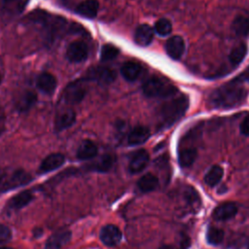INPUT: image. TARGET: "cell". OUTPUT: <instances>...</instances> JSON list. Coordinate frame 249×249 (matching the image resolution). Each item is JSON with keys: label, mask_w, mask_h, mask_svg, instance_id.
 <instances>
[{"label": "cell", "mask_w": 249, "mask_h": 249, "mask_svg": "<svg viewBox=\"0 0 249 249\" xmlns=\"http://www.w3.org/2000/svg\"><path fill=\"white\" fill-rule=\"evenodd\" d=\"M188 244H189V240L185 239V240L181 241V243L179 245L167 244V245L160 246L159 249H187L188 248Z\"/></svg>", "instance_id": "836d02e7"}, {"label": "cell", "mask_w": 249, "mask_h": 249, "mask_svg": "<svg viewBox=\"0 0 249 249\" xmlns=\"http://www.w3.org/2000/svg\"><path fill=\"white\" fill-rule=\"evenodd\" d=\"M150 137V129L144 125H137L131 129L127 136V143L131 146L143 144Z\"/></svg>", "instance_id": "ac0fdd59"}, {"label": "cell", "mask_w": 249, "mask_h": 249, "mask_svg": "<svg viewBox=\"0 0 249 249\" xmlns=\"http://www.w3.org/2000/svg\"><path fill=\"white\" fill-rule=\"evenodd\" d=\"M33 199V194L29 190H24L15 196H13L7 204V208L9 210H18L22 207L26 206Z\"/></svg>", "instance_id": "e0dca14e"}, {"label": "cell", "mask_w": 249, "mask_h": 249, "mask_svg": "<svg viewBox=\"0 0 249 249\" xmlns=\"http://www.w3.org/2000/svg\"><path fill=\"white\" fill-rule=\"evenodd\" d=\"M121 74L122 76L128 82L135 81L142 71L140 64L135 61H125L121 66Z\"/></svg>", "instance_id": "603a6c76"}, {"label": "cell", "mask_w": 249, "mask_h": 249, "mask_svg": "<svg viewBox=\"0 0 249 249\" xmlns=\"http://www.w3.org/2000/svg\"><path fill=\"white\" fill-rule=\"evenodd\" d=\"M62 1H63V2H64L66 5H67V4L69 3V1H70V0H62Z\"/></svg>", "instance_id": "74e56055"}, {"label": "cell", "mask_w": 249, "mask_h": 249, "mask_svg": "<svg viewBox=\"0 0 249 249\" xmlns=\"http://www.w3.org/2000/svg\"><path fill=\"white\" fill-rule=\"evenodd\" d=\"M99 237L104 245L113 247L120 243L122 239V231L117 226L109 224L101 229Z\"/></svg>", "instance_id": "9c48e42d"}, {"label": "cell", "mask_w": 249, "mask_h": 249, "mask_svg": "<svg viewBox=\"0 0 249 249\" xmlns=\"http://www.w3.org/2000/svg\"><path fill=\"white\" fill-rule=\"evenodd\" d=\"M11 238H12L11 230L7 226L0 224V244L7 243Z\"/></svg>", "instance_id": "d6a6232c"}, {"label": "cell", "mask_w": 249, "mask_h": 249, "mask_svg": "<svg viewBox=\"0 0 249 249\" xmlns=\"http://www.w3.org/2000/svg\"><path fill=\"white\" fill-rule=\"evenodd\" d=\"M197 152L195 148H184L181 149L178 153V161L180 166L189 167L196 160Z\"/></svg>", "instance_id": "d4e9b609"}, {"label": "cell", "mask_w": 249, "mask_h": 249, "mask_svg": "<svg viewBox=\"0 0 249 249\" xmlns=\"http://www.w3.org/2000/svg\"><path fill=\"white\" fill-rule=\"evenodd\" d=\"M97 146L91 140L86 139L82 141L78 150H77V158L81 160H88L93 159L97 155Z\"/></svg>", "instance_id": "7402d4cb"}, {"label": "cell", "mask_w": 249, "mask_h": 249, "mask_svg": "<svg viewBox=\"0 0 249 249\" xmlns=\"http://www.w3.org/2000/svg\"><path fill=\"white\" fill-rule=\"evenodd\" d=\"M87 94V87L84 80H77L70 83L64 89L63 98L66 102L75 104L81 102Z\"/></svg>", "instance_id": "52a82bcc"}, {"label": "cell", "mask_w": 249, "mask_h": 249, "mask_svg": "<svg viewBox=\"0 0 249 249\" xmlns=\"http://www.w3.org/2000/svg\"><path fill=\"white\" fill-rule=\"evenodd\" d=\"M97 0H84L76 7V13L87 18H94L98 12Z\"/></svg>", "instance_id": "44dd1931"}, {"label": "cell", "mask_w": 249, "mask_h": 249, "mask_svg": "<svg viewBox=\"0 0 249 249\" xmlns=\"http://www.w3.org/2000/svg\"><path fill=\"white\" fill-rule=\"evenodd\" d=\"M71 238V231L68 229H60L52 234L46 241L45 249H61Z\"/></svg>", "instance_id": "30bf717a"}, {"label": "cell", "mask_w": 249, "mask_h": 249, "mask_svg": "<svg viewBox=\"0 0 249 249\" xmlns=\"http://www.w3.org/2000/svg\"><path fill=\"white\" fill-rule=\"evenodd\" d=\"M154 38V30L149 24H141L134 33V41L137 45L146 47L151 44Z\"/></svg>", "instance_id": "d6986e66"}, {"label": "cell", "mask_w": 249, "mask_h": 249, "mask_svg": "<svg viewBox=\"0 0 249 249\" xmlns=\"http://www.w3.org/2000/svg\"><path fill=\"white\" fill-rule=\"evenodd\" d=\"M249 86V68L236 78L216 89L209 96V104L214 108H231L241 104L247 94Z\"/></svg>", "instance_id": "6da1fadb"}, {"label": "cell", "mask_w": 249, "mask_h": 249, "mask_svg": "<svg viewBox=\"0 0 249 249\" xmlns=\"http://www.w3.org/2000/svg\"><path fill=\"white\" fill-rule=\"evenodd\" d=\"M232 29L238 36L249 35V16H237L232 22Z\"/></svg>", "instance_id": "484cf974"}, {"label": "cell", "mask_w": 249, "mask_h": 249, "mask_svg": "<svg viewBox=\"0 0 249 249\" xmlns=\"http://www.w3.org/2000/svg\"><path fill=\"white\" fill-rule=\"evenodd\" d=\"M142 90L148 97H168L177 92V88L161 78L151 77L144 82Z\"/></svg>", "instance_id": "3957f363"}, {"label": "cell", "mask_w": 249, "mask_h": 249, "mask_svg": "<svg viewBox=\"0 0 249 249\" xmlns=\"http://www.w3.org/2000/svg\"><path fill=\"white\" fill-rule=\"evenodd\" d=\"M248 249H249V245H248Z\"/></svg>", "instance_id": "f35d334b"}, {"label": "cell", "mask_w": 249, "mask_h": 249, "mask_svg": "<svg viewBox=\"0 0 249 249\" xmlns=\"http://www.w3.org/2000/svg\"><path fill=\"white\" fill-rule=\"evenodd\" d=\"M5 123H6V117L4 110L0 107V135L5 130Z\"/></svg>", "instance_id": "d590c367"}, {"label": "cell", "mask_w": 249, "mask_h": 249, "mask_svg": "<svg viewBox=\"0 0 249 249\" xmlns=\"http://www.w3.org/2000/svg\"><path fill=\"white\" fill-rule=\"evenodd\" d=\"M36 86L42 92L46 94H52L56 88V79L53 74L49 72H43L37 77Z\"/></svg>", "instance_id": "2e32d148"}, {"label": "cell", "mask_w": 249, "mask_h": 249, "mask_svg": "<svg viewBox=\"0 0 249 249\" xmlns=\"http://www.w3.org/2000/svg\"><path fill=\"white\" fill-rule=\"evenodd\" d=\"M224 239V231L218 228H208L206 231V240L209 244L218 245Z\"/></svg>", "instance_id": "4dcf8cb0"}, {"label": "cell", "mask_w": 249, "mask_h": 249, "mask_svg": "<svg viewBox=\"0 0 249 249\" xmlns=\"http://www.w3.org/2000/svg\"><path fill=\"white\" fill-rule=\"evenodd\" d=\"M65 161V158L60 153H53L46 157L39 167V171L41 173H47L53 171L58 167H60Z\"/></svg>", "instance_id": "4fadbf2b"}, {"label": "cell", "mask_w": 249, "mask_h": 249, "mask_svg": "<svg viewBox=\"0 0 249 249\" xmlns=\"http://www.w3.org/2000/svg\"><path fill=\"white\" fill-rule=\"evenodd\" d=\"M120 53V50L112 44H105L101 48L100 58L102 61H109L115 59Z\"/></svg>", "instance_id": "f546056e"}, {"label": "cell", "mask_w": 249, "mask_h": 249, "mask_svg": "<svg viewBox=\"0 0 249 249\" xmlns=\"http://www.w3.org/2000/svg\"><path fill=\"white\" fill-rule=\"evenodd\" d=\"M246 53H247V46L243 43H240L239 45H237L236 47H234L231 53H230V61L232 65H238L242 60L243 58L245 57L246 55Z\"/></svg>", "instance_id": "f1b7e54d"}, {"label": "cell", "mask_w": 249, "mask_h": 249, "mask_svg": "<svg viewBox=\"0 0 249 249\" xmlns=\"http://www.w3.org/2000/svg\"><path fill=\"white\" fill-rule=\"evenodd\" d=\"M165 51L171 58L179 59L185 51V43L183 38L177 35L169 38L165 43Z\"/></svg>", "instance_id": "7c38bea8"}, {"label": "cell", "mask_w": 249, "mask_h": 249, "mask_svg": "<svg viewBox=\"0 0 249 249\" xmlns=\"http://www.w3.org/2000/svg\"><path fill=\"white\" fill-rule=\"evenodd\" d=\"M172 30L171 22L166 18H160L155 23V31L160 36H166Z\"/></svg>", "instance_id": "1f68e13d"}, {"label": "cell", "mask_w": 249, "mask_h": 249, "mask_svg": "<svg viewBox=\"0 0 249 249\" xmlns=\"http://www.w3.org/2000/svg\"><path fill=\"white\" fill-rule=\"evenodd\" d=\"M117 78L116 71L106 66H93L87 72V79L101 85H109Z\"/></svg>", "instance_id": "8992f818"}, {"label": "cell", "mask_w": 249, "mask_h": 249, "mask_svg": "<svg viewBox=\"0 0 249 249\" xmlns=\"http://www.w3.org/2000/svg\"><path fill=\"white\" fill-rule=\"evenodd\" d=\"M29 0H1L0 14L4 20H12L19 16Z\"/></svg>", "instance_id": "5b68a950"}, {"label": "cell", "mask_w": 249, "mask_h": 249, "mask_svg": "<svg viewBox=\"0 0 249 249\" xmlns=\"http://www.w3.org/2000/svg\"><path fill=\"white\" fill-rule=\"evenodd\" d=\"M224 170L220 165H213L204 175V182L209 187L216 186L223 178Z\"/></svg>", "instance_id": "83f0119b"}, {"label": "cell", "mask_w": 249, "mask_h": 249, "mask_svg": "<svg viewBox=\"0 0 249 249\" xmlns=\"http://www.w3.org/2000/svg\"><path fill=\"white\" fill-rule=\"evenodd\" d=\"M240 132L243 135L249 136V115H247L240 124Z\"/></svg>", "instance_id": "e575fe53"}, {"label": "cell", "mask_w": 249, "mask_h": 249, "mask_svg": "<svg viewBox=\"0 0 249 249\" xmlns=\"http://www.w3.org/2000/svg\"><path fill=\"white\" fill-rule=\"evenodd\" d=\"M89 55V48L83 41L72 42L66 50V58L74 63L82 62Z\"/></svg>", "instance_id": "ba28073f"}, {"label": "cell", "mask_w": 249, "mask_h": 249, "mask_svg": "<svg viewBox=\"0 0 249 249\" xmlns=\"http://www.w3.org/2000/svg\"><path fill=\"white\" fill-rule=\"evenodd\" d=\"M76 121V113L71 109H66L57 114L54 122V127L60 131L73 125Z\"/></svg>", "instance_id": "ffe728a7"}, {"label": "cell", "mask_w": 249, "mask_h": 249, "mask_svg": "<svg viewBox=\"0 0 249 249\" xmlns=\"http://www.w3.org/2000/svg\"><path fill=\"white\" fill-rule=\"evenodd\" d=\"M0 249H14V248H11V247H0Z\"/></svg>", "instance_id": "8d00e7d4"}, {"label": "cell", "mask_w": 249, "mask_h": 249, "mask_svg": "<svg viewBox=\"0 0 249 249\" xmlns=\"http://www.w3.org/2000/svg\"><path fill=\"white\" fill-rule=\"evenodd\" d=\"M159 186V179L152 173L143 175L137 182V187L142 193H149L156 190Z\"/></svg>", "instance_id": "cb8c5ba5"}, {"label": "cell", "mask_w": 249, "mask_h": 249, "mask_svg": "<svg viewBox=\"0 0 249 249\" xmlns=\"http://www.w3.org/2000/svg\"><path fill=\"white\" fill-rule=\"evenodd\" d=\"M31 180L32 177L22 169H17L10 173L0 172V193L26 185Z\"/></svg>", "instance_id": "277c9868"}, {"label": "cell", "mask_w": 249, "mask_h": 249, "mask_svg": "<svg viewBox=\"0 0 249 249\" xmlns=\"http://www.w3.org/2000/svg\"><path fill=\"white\" fill-rule=\"evenodd\" d=\"M188 107L189 99L185 95L173 98L163 103L159 111L160 126L165 128L172 125L185 114Z\"/></svg>", "instance_id": "7a4b0ae2"}, {"label": "cell", "mask_w": 249, "mask_h": 249, "mask_svg": "<svg viewBox=\"0 0 249 249\" xmlns=\"http://www.w3.org/2000/svg\"><path fill=\"white\" fill-rule=\"evenodd\" d=\"M237 213V206L233 202H225L217 206L213 213L212 216L215 220L218 221H227L231 218H233Z\"/></svg>", "instance_id": "5bb4252c"}, {"label": "cell", "mask_w": 249, "mask_h": 249, "mask_svg": "<svg viewBox=\"0 0 249 249\" xmlns=\"http://www.w3.org/2000/svg\"><path fill=\"white\" fill-rule=\"evenodd\" d=\"M0 81H1V77H0Z\"/></svg>", "instance_id": "ab89813d"}, {"label": "cell", "mask_w": 249, "mask_h": 249, "mask_svg": "<svg viewBox=\"0 0 249 249\" xmlns=\"http://www.w3.org/2000/svg\"><path fill=\"white\" fill-rule=\"evenodd\" d=\"M149 162V154L146 150H138L136 151L130 160H129V164H128V170L130 173H138L140 171H142L148 164Z\"/></svg>", "instance_id": "8fae6325"}, {"label": "cell", "mask_w": 249, "mask_h": 249, "mask_svg": "<svg viewBox=\"0 0 249 249\" xmlns=\"http://www.w3.org/2000/svg\"><path fill=\"white\" fill-rule=\"evenodd\" d=\"M115 162V158L112 155H103L97 160L92 162L90 165V169L98 172H107L113 166Z\"/></svg>", "instance_id": "4316f807"}, {"label": "cell", "mask_w": 249, "mask_h": 249, "mask_svg": "<svg viewBox=\"0 0 249 249\" xmlns=\"http://www.w3.org/2000/svg\"><path fill=\"white\" fill-rule=\"evenodd\" d=\"M36 93L30 89H27L19 93L15 101V106L18 112H26L36 103Z\"/></svg>", "instance_id": "9a60e30c"}]
</instances>
